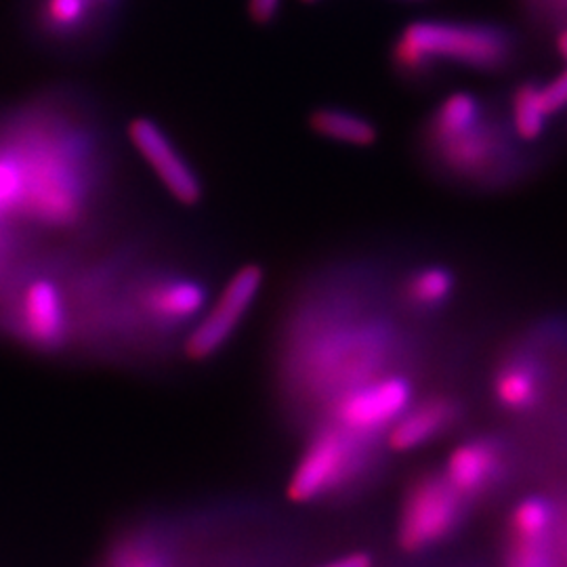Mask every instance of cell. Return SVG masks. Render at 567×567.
<instances>
[{"label": "cell", "mask_w": 567, "mask_h": 567, "mask_svg": "<svg viewBox=\"0 0 567 567\" xmlns=\"http://www.w3.org/2000/svg\"><path fill=\"white\" fill-rule=\"evenodd\" d=\"M13 324L28 343L53 351L70 332V309L63 282L53 274L34 271L13 297Z\"/></svg>", "instance_id": "cell-11"}, {"label": "cell", "mask_w": 567, "mask_h": 567, "mask_svg": "<svg viewBox=\"0 0 567 567\" xmlns=\"http://www.w3.org/2000/svg\"><path fill=\"white\" fill-rule=\"evenodd\" d=\"M284 0H246L248 20L259 28H269L282 16Z\"/></svg>", "instance_id": "cell-22"}, {"label": "cell", "mask_w": 567, "mask_h": 567, "mask_svg": "<svg viewBox=\"0 0 567 567\" xmlns=\"http://www.w3.org/2000/svg\"><path fill=\"white\" fill-rule=\"evenodd\" d=\"M505 471V452L496 440L473 437L447 454L444 477L461 496L477 498L496 486Z\"/></svg>", "instance_id": "cell-12"}, {"label": "cell", "mask_w": 567, "mask_h": 567, "mask_svg": "<svg viewBox=\"0 0 567 567\" xmlns=\"http://www.w3.org/2000/svg\"><path fill=\"white\" fill-rule=\"evenodd\" d=\"M416 152L437 182L471 194L511 192L534 177L543 161L513 133L503 97H492L477 124L444 140L416 142Z\"/></svg>", "instance_id": "cell-3"}, {"label": "cell", "mask_w": 567, "mask_h": 567, "mask_svg": "<svg viewBox=\"0 0 567 567\" xmlns=\"http://www.w3.org/2000/svg\"><path fill=\"white\" fill-rule=\"evenodd\" d=\"M97 4L102 7L110 18L122 21V16H124V11L128 7V0H97Z\"/></svg>", "instance_id": "cell-25"}, {"label": "cell", "mask_w": 567, "mask_h": 567, "mask_svg": "<svg viewBox=\"0 0 567 567\" xmlns=\"http://www.w3.org/2000/svg\"><path fill=\"white\" fill-rule=\"evenodd\" d=\"M21 21L42 53L76 61L102 55L121 25L97 0H23Z\"/></svg>", "instance_id": "cell-4"}, {"label": "cell", "mask_w": 567, "mask_h": 567, "mask_svg": "<svg viewBox=\"0 0 567 567\" xmlns=\"http://www.w3.org/2000/svg\"><path fill=\"white\" fill-rule=\"evenodd\" d=\"M503 103L511 128L522 142L529 147L548 143L553 118L548 116L540 102V81L524 79L515 82L507 95H503Z\"/></svg>", "instance_id": "cell-15"}, {"label": "cell", "mask_w": 567, "mask_h": 567, "mask_svg": "<svg viewBox=\"0 0 567 567\" xmlns=\"http://www.w3.org/2000/svg\"><path fill=\"white\" fill-rule=\"evenodd\" d=\"M505 567H553V534H508Z\"/></svg>", "instance_id": "cell-19"}, {"label": "cell", "mask_w": 567, "mask_h": 567, "mask_svg": "<svg viewBox=\"0 0 567 567\" xmlns=\"http://www.w3.org/2000/svg\"><path fill=\"white\" fill-rule=\"evenodd\" d=\"M320 567H374V559L368 553H347L326 561Z\"/></svg>", "instance_id": "cell-24"}, {"label": "cell", "mask_w": 567, "mask_h": 567, "mask_svg": "<svg viewBox=\"0 0 567 567\" xmlns=\"http://www.w3.org/2000/svg\"><path fill=\"white\" fill-rule=\"evenodd\" d=\"M303 4H316V2H320V0H301Z\"/></svg>", "instance_id": "cell-27"}, {"label": "cell", "mask_w": 567, "mask_h": 567, "mask_svg": "<svg viewBox=\"0 0 567 567\" xmlns=\"http://www.w3.org/2000/svg\"><path fill=\"white\" fill-rule=\"evenodd\" d=\"M522 60V37L501 21L423 18L405 23L389 47L391 72L410 86H429L452 72L503 76Z\"/></svg>", "instance_id": "cell-2"}, {"label": "cell", "mask_w": 567, "mask_h": 567, "mask_svg": "<svg viewBox=\"0 0 567 567\" xmlns=\"http://www.w3.org/2000/svg\"><path fill=\"white\" fill-rule=\"evenodd\" d=\"M492 393L503 410L522 414L540 402L543 374L532 360L515 355L498 365L492 379Z\"/></svg>", "instance_id": "cell-16"}, {"label": "cell", "mask_w": 567, "mask_h": 567, "mask_svg": "<svg viewBox=\"0 0 567 567\" xmlns=\"http://www.w3.org/2000/svg\"><path fill=\"white\" fill-rule=\"evenodd\" d=\"M555 508L543 496H526L508 515V534H555Z\"/></svg>", "instance_id": "cell-18"}, {"label": "cell", "mask_w": 567, "mask_h": 567, "mask_svg": "<svg viewBox=\"0 0 567 567\" xmlns=\"http://www.w3.org/2000/svg\"><path fill=\"white\" fill-rule=\"evenodd\" d=\"M540 102L550 118H559L567 110V65L550 81H540Z\"/></svg>", "instance_id": "cell-21"}, {"label": "cell", "mask_w": 567, "mask_h": 567, "mask_svg": "<svg viewBox=\"0 0 567 567\" xmlns=\"http://www.w3.org/2000/svg\"><path fill=\"white\" fill-rule=\"evenodd\" d=\"M116 567H164V564L154 553L143 547H131L121 550L116 557Z\"/></svg>", "instance_id": "cell-23"}, {"label": "cell", "mask_w": 567, "mask_h": 567, "mask_svg": "<svg viewBox=\"0 0 567 567\" xmlns=\"http://www.w3.org/2000/svg\"><path fill=\"white\" fill-rule=\"evenodd\" d=\"M553 37H555V49H557L559 58L567 63V25L561 28V30H557Z\"/></svg>", "instance_id": "cell-26"}, {"label": "cell", "mask_w": 567, "mask_h": 567, "mask_svg": "<svg viewBox=\"0 0 567 567\" xmlns=\"http://www.w3.org/2000/svg\"><path fill=\"white\" fill-rule=\"evenodd\" d=\"M133 307L150 324L179 328L200 320L210 301L203 276L179 267H154L133 288Z\"/></svg>", "instance_id": "cell-7"}, {"label": "cell", "mask_w": 567, "mask_h": 567, "mask_svg": "<svg viewBox=\"0 0 567 567\" xmlns=\"http://www.w3.org/2000/svg\"><path fill=\"white\" fill-rule=\"evenodd\" d=\"M265 271L259 264H246L225 282L215 303L206 309L200 320L185 339V355L194 362L213 358L231 334L243 324L244 318L252 309L261 288Z\"/></svg>", "instance_id": "cell-10"}, {"label": "cell", "mask_w": 567, "mask_h": 567, "mask_svg": "<svg viewBox=\"0 0 567 567\" xmlns=\"http://www.w3.org/2000/svg\"><path fill=\"white\" fill-rule=\"evenodd\" d=\"M0 140L20 171V225L34 238L91 231L121 210V145L89 91L34 93L0 122Z\"/></svg>", "instance_id": "cell-1"}, {"label": "cell", "mask_w": 567, "mask_h": 567, "mask_svg": "<svg viewBox=\"0 0 567 567\" xmlns=\"http://www.w3.org/2000/svg\"><path fill=\"white\" fill-rule=\"evenodd\" d=\"M466 498L450 486L444 473H429L405 492L398 522V543L405 553L442 545L463 524Z\"/></svg>", "instance_id": "cell-6"}, {"label": "cell", "mask_w": 567, "mask_h": 567, "mask_svg": "<svg viewBox=\"0 0 567 567\" xmlns=\"http://www.w3.org/2000/svg\"><path fill=\"white\" fill-rule=\"evenodd\" d=\"M307 126L322 140L360 150L374 147L381 140V128L377 122L360 112L339 105L313 107L307 116Z\"/></svg>", "instance_id": "cell-14"}, {"label": "cell", "mask_w": 567, "mask_h": 567, "mask_svg": "<svg viewBox=\"0 0 567 567\" xmlns=\"http://www.w3.org/2000/svg\"><path fill=\"white\" fill-rule=\"evenodd\" d=\"M405 2H419V0H405Z\"/></svg>", "instance_id": "cell-28"}, {"label": "cell", "mask_w": 567, "mask_h": 567, "mask_svg": "<svg viewBox=\"0 0 567 567\" xmlns=\"http://www.w3.org/2000/svg\"><path fill=\"white\" fill-rule=\"evenodd\" d=\"M414 389L402 374H381L334 398L330 423L372 442L412 405Z\"/></svg>", "instance_id": "cell-8"}, {"label": "cell", "mask_w": 567, "mask_h": 567, "mask_svg": "<svg viewBox=\"0 0 567 567\" xmlns=\"http://www.w3.org/2000/svg\"><path fill=\"white\" fill-rule=\"evenodd\" d=\"M458 286L456 274L444 264H423L410 269L400 284L405 307L421 313L444 309Z\"/></svg>", "instance_id": "cell-17"}, {"label": "cell", "mask_w": 567, "mask_h": 567, "mask_svg": "<svg viewBox=\"0 0 567 567\" xmlns=\"http://www.w3.org/2000/svg\"><path fill=\"white\" fill-rule=\"evenodd\" d=\"M529 21L548 32L567 25V0H522Z\"/></svg>", "instance_id": "cell-20"}, {"label": "cell", "mask_w": 567, "mask_h": 567, "mask_svg": "<svg viewBox=\"0 0 567 567\" xmlns=\"http://www.w3.org/2000/svg\"><path fill=\"white\" fill-rule=\"evenodd\" d=\"M461 410L450 398L435 395L412 404L386 429L385 444L391 452H412L444 435L456 423Z\"/></svg>", "instance_id": "cell-13"}, {"label": "cell", "mask_w": 567, "mask_h": 567, "mask_svg": "<svg viewBox=\"0 0 567 567\" xmlns=\"http://www.w3.org/2000/svg\"><path fill=\"white\" fill-rule=\"evenodd\" d=\"M368 444L334 423L320 429L290 473L288 501L295 505L318 503L349 484L364 466Z\"/></svg>", "instance_id": "cell-5"}, {"label": "cell", "mask_w": 567, "mask_h": 567, "mask_svg": "<svg viewBox=\"0 0 567 567\" xmlns=\"http://www.w3.org/2000/svg\"><path fill=\"white\" fill-rule=\"evenodd\" d=\"M124 133L131 147L175 203L185 208H196L204 203L206 189L200 173L161 122L150 116H135L128 121Z\"/></svg>", "instance_id": "cell-9"}]
</instances>
